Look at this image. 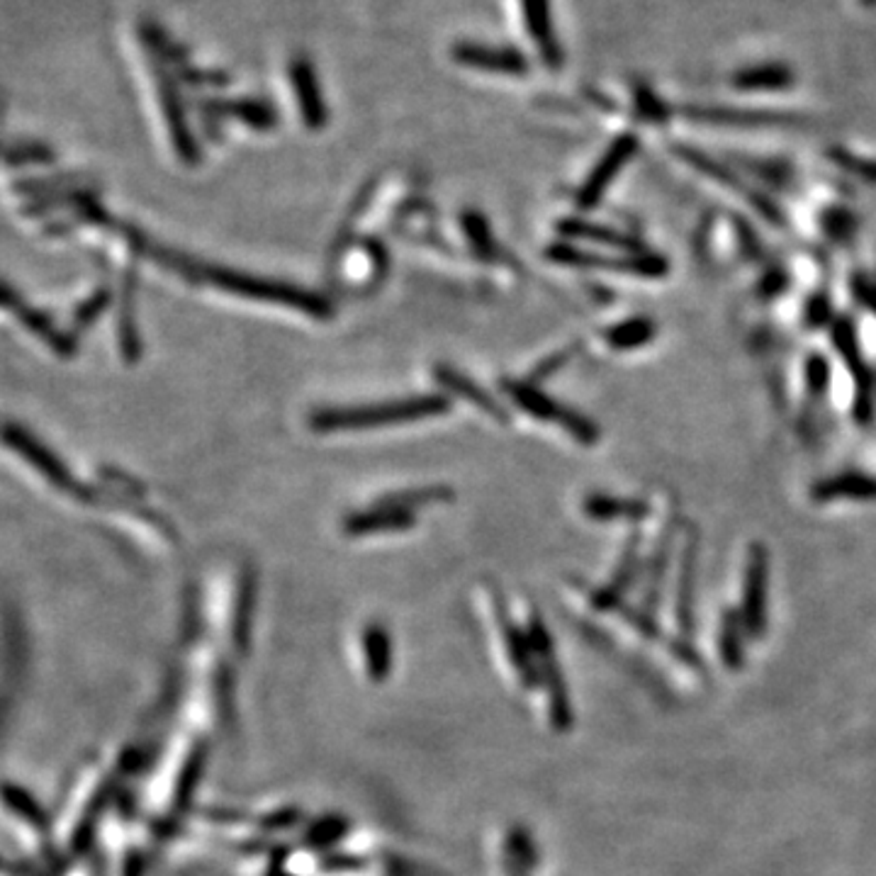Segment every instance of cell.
Wrapping results in <instances>:
<instances>
[{"instance_id": "6da1fadb", "label": "cell", "mask_w": 876, "mask_h": 876, "mask_svg": "<svg viewBox=\"0 0 876 876\" xmlns=\"http://www.w3.org/2000/svg\"><path fill=\"white\" fill-rule=\"evenodd\" d=\"M208 760V736L181 724L156 760L139 815L156 835L171 831L196 796Z\"/></svg>"}, {"instance_id": "7a4b0ae2", "label": "cell", "mask_w": 876, "mask_h": 876, "mask_svg": "<svg viewBox=\"0 0 876 876\" xmlns=\"http://www.w3.org/2000/svg\"><path fill=\"white\" fill-rule=\"evenodd\" d=\"M127 764L129 752L117 750L107 758H93L76 772L62 801V809L52 819L56 855L81 857L86 852L93 835H98V827L105 821Z\"/></svg>"}, {"instance_id": "3957f363", "label": "cell", "mask_w": 876, "mask_h": 876, "mask_svg": "<svg viewBox=\"0 0 876 876\" xmlns=\"http://www.w3.org/2000/svg\"><path fill=\"white\" fill-rule=\"evenodd\" d=\"M451 410L446 394H414V398L382 400L353 407H321L307 416V424L317 434H336V431H363L388 424L419 422V419L441 416Z\"/></svg>"}, {"instance_id": "277c9868", "label": "cell", "mask_w": 876, "mask_h": 876, "mask_svg": "<svg viewBox=\"0 0 876 876\" xmlns=\"http://www.w3.org/2000/svg\"><path fill=\"white\" fill-rule=\"evenodd\" d=\"M200 283H210L220 291L256 299V303H268V305H283L303 312V315L312 319H331L334 307L324 295L307 291V287H299L295 283L275 281L266 278V275H254L234 268H222V266H210V263H202L200 271Z\"/></svg>"}, {"instance_id": "5b68a950", "label": "cell", "mask_w": 876, "mask_h": 876, "mask_svg": "<svg viewBox=\"0 0 876 876\" xmlns=\"http://www.w3.org/2000/svg\"><path fill=\"white\" fill-rule=\"evenodd\" d=\"M3 441L8 448H13L18 455H22V458H25L34 471L46 479V483L54 485L59 492H64V495L81 502H93L98 497L95 487L81 483V479L71 475L66 463L59 458L52 448H46L38 436H32L25 426L8 424L3 431Z\"/></svg>"}, {"instance_id": "8992f818", "label": "cell", "mask_w": 876, "mask_h": 876, "mask_svg": "<svg viewBox=\"0 0 876 876\" xmlns=\"http://www.w3.org/2000/svg\"><path fill=\"white\" fill-rule=\"evenodd\" d=\"M504 392L509 394L511 402L524 410L526 414H531L541 422H556L568 434L580 441V443H594L599 441V426L592 422L590 416L578 414L568 410V407L558 404L556 400H550L543 390H538V386L529 380H502Z\"/></svg>"}, {"instance_id": "52a82bcc", "label": "cell", "mask_w": 876, "mask_h": 876, "mask_svg": "<svg viewBox=\"0 0 876 876\" xmlns=\"http://www.w3.org/2000/svg\"><path fill=\"white\" fill-rule=\"evenodd\" d=\"M548 261L560 263V266L572 268H609L626 275H638V278H663L667 273V261L651 251L643 254H626V256H602L592 254V251H582L572 244L558 242L546 249Z\"/></svg>"}, {"instance_id": "ba28073f", "label": "cell", "mask_w": 876, "mask_h": 876, "mask_svg": "<svg viewBox=\"0 0 876 876\" xmlns=\"http://www.w3.org/2000/svg\"><path fill=\"white\" fill-rule=\"evenodd\" d=\"M154 78L156 86H159V101H161V113L166 119L168 135H171L173 149L186 166H198L200 163V147L198 139L193 137V129L188 125L186 107L181 101V93H178V78H173L168 71L156 64L154 66Z\"/></svg>"}, {"instance_id": "9c48e42d", "label": "cell", "mask_w": 876, "mask_h": 876, "mask_svg": "<svg viewBox=\"0 0 876 876\" xmlns=\"http://www.w3.org/2000/svg\"><path fill=\"white\" fill-rule=\"evenodd\" d=\"M638 151V139H635L633 131L616 137L609 144V149L602 154V159L594 163V168L587 176V181L580 186L578 196H574V205L580 210H592L599 205V200L604 198L611 183L616 181V176L621 173V168H626L629 161Z\"/></svg>"}, {"instance_id": "30bf717a", "label": "cell", "mask_w": 876, "mask_h": 876, "mask_svg": "<svg viewBox=\"0 0 876 876\" xmlns=\"http://www.w3.org/2000/svg\"><path fill=\"white\" fill-rule=\"evenodd\" d=\"M451 59L458 66L502 76H524L531 68L526 54L511 44H485L473 40L455 42L451 46Z\"/></svg>"}, {"instance_id": "8fae6325", "label": "cell", "mask_w": 876, "mask_h": 876, "mask_svg": "<svg viewBox=\"0 0 876 876\" xmlns=\"http://www.w3.org/2000/svg\"><path fill=\"white\" fill-rule=\"evenodd\" d=\"M256 602H258V574H256V568L244 566L236 578L230 623H226V641H230V651L236 657H246L249 647H251V631H254Z\"/></svg>"}, {"instance_id": "7c38bea8", "label": "cell", "mask_w": 876, "mask_h": 876, "mask_svg": "<svg viewBox=\"0 0 876 876\" xmlns=\"http://www.w3.org/2000/svg\"><path fill=\"white\" fill-rule=\"evenodd\" d=\"M287 81H291V88L295 91L297 110L299 117H303V125L312 131H319L329 123V110L327 103H324L315 62L305 54L293 56L291 64H287Z\"/></svg>"}, {"instance_id": "4fadbf2b", "label": "cell", "mask_w": 876, "mask_h": 876, "mask_svg": "<svg viewBox=\"0 0 876 876\" xmlns=\"http://www.w3.org/2000/svg\"><path fill=\"white\" fill-rule=\"evenodd\" d=\"M672 151H675L682 161H687L692 168H696V171H701L704 176L714 178L716 183H721V186H726L730 190H736V193H740L742 200H748L750 205L758 210L764 220H770L772 224H782V212H777L772 200H767V198L754 193V190L748 183H742L740 178L736 173H730L726 166L714 161L709 154H704L699 149H692V147H682V144H675V147H672Z\"/></svg>"}, {"instance_id": "5bb4252c", "label": "cell", "mask_w": 876, "mask_h": 876, "mask_svg": "<svg viewBox=\"0 0 876 876\" xmlns=\"http://www.w3.org/2000/svg\"><path fill=\"white\" fill-rule=\"evenodd\" d=\"M3 307L8 309V312H13V315L25 324V327L38 336V339H42L46 346L52 348V351L59 356V358H71V356H76V336L74 334H68V331H62L56 327L54 324V319L46 315V312H42V309H34V307H30V305H25L22 303V297H20V293H15L13 291V285H3Z\"/></svg>"}, {"instance_id": "9a60e30c", "label": "cell", "mask_w": 876, "mask_h": 876, "mask_svg": "<svg viewBox=\"0 0 876 876\" xmlns=\"http://www.w3.org/2000/svg\"><path fill=\"white\" fill-rule=\"evenodd\" d=\"M833 344L837 346L840 356H843L845 366L849 368L852 380H855V416L862 419V422H867L872 414V376L859 353L857 334L849 319L840 317L833 324Z\"/></svg>"}, {"instance_id": "2e32d148", "label": "cell", "mask_w": 876, "mask_h": 876, "mask_svg": "<svg viewBox=\"0 0 876 876\" xmlns=\"http://www.w3.org/2000/svg\"><path fill=\"white\" fill-rule=\"evenodd\" d=\"M519 6L524 15V28L529 32L541 62L548 68H560L562 62H566V54H562V46L558 42L550 0H519Z\"/></svg>"}, {"instance_id": "e0dca14e", "label": "cell", "mask_w": 876, "mask_h": 876, "mask_svg": "<svg viewBox=\"0 0 876 876\" xmlns=\"http://www.w3.org/2000/svg\"><path fill=\"white\" fill-rule=\"evenodd\" d=\"M684 115L694 123L724 125V127H787L799 125L796 115L772 113V110H738V107H714V105H687Z\"/></svg>"}, {"instance_id": "ac0fdd59", "label": "cell", "mask_w": 876, "mask_h": 876, "mask_svg": "<svg viewBox=\"0 0 876 876\" xmlns=\"http://www.w3.org/2000/svg\"><path fill=\"white\" fill-rule=\"evenodd\" d=\"M200 110L210 119H236L256 131H271L278 127V113L266 101L258 98H208Z\"/></svg>"}, {"instance_id": "d6986e66", "label": "cell", "mask_w": 876, "mask_h": 876, "mask_svg": "<svg viewBox=\"0 0 876 876\" xmlns=\"http://www.w3.org/2000/svg\"><path fill=\"white\" fill-rule=\"evenodd\" d=\"M358 667L370 684H382L392 675V635L380 621H370L358 638Z\"/></svg>"}, {"instance_id": "ffe728a7", "label": "cell", "mask_w": 876, "mask_h": 876, "mask_svg": "<svg viewBox=\"0 0 876 876\" xmlns=\"http://www.w3.org/2000/svg\"><path fill=\"white\" fill-rule=\"evenodd\" d=\"M414 521H416L414 511L382 507V504L376 502L373 507L344 516L341 529L346 536L361 538V536H376V534L407 531V529H412Z\"/></svg>"}, {"instance_id": "44dd1931", "label": "cell", "mask_w": 876, "mask_h": 876, "mask_svg": "<svg viewBox=\"0 0 876 876\" xmlns=\"http://www.w3.org/2000/svg\"><path fill=\"white\" fill-rule=\"evenodd\" d=\"M117 339H119V353H123L125 363H137L141 358V336L137 327L135 268H127L123 278V293H119V312H117Z\"/></svg>"}, {"instance_id": "7402d4cb", "label": "cell", "mask_w": 876, "mask_h": 876, "mask_svg": "<svg viewBox=\"0 0 876 876\" xmlns=\"http://www.w3.org/2000/svg\"><path fill=\"white\" fill-rule=\"evenodd\" d=\"M434 378H436V382H439V386H441L443 390H448L451 394H455V398L473 402L479 412H485L487 416L495 419V422H499V424H507V422H509V414L504 412V407H502L495 398H492V394H489L487 390L479 388L475 380H471L467 376H463L458 368L443 366V363H441V366H436V370H434Z\"/></svg>"}, {"instance_id": "603a6c76", "label": "cell", "mask_w": 876, "mask_h": 876, "mask_svg": "<svg viewBox=\"0 0 876 876\" xmlns=\"http://www.w3.org/2000/svg\"><path fill=\"white\" fill-rule=\"evenodd\" d=\"M730 83L738 91H787L796 83L794 68L782 62L752 64L736 71Z\"/></svg>"}, {"instance_id": "cb8c5ba5", "label": "cell", "mask_w": 876, "mask_h": 876, "mask_svg": "<svg viewBox=\"0 0 876 876\" xmlns=\"http://www.w3.org/2000/svg\"><path fill=\"white\" fill-rule=\"evenodd\" d=\"M558 232L566 239H584V242L606 244V246H614V249L631 251V254H643V251H645L638 239L626 236V234H621L616 230H609V226H602V224L578 220V218H568V220L558 222Z\"/></svg>"}, {"instance_id": "d4e9b609", "label": "cell", "mask_w": 876, "mask_h": 876, "mask_svg": "<svg viewBox=\"0 0 876 876\" xmlns=\"http://www.w3.org/2000/svg\"><path fill=\"white\" fill-rule=\"evenodd\" d=\"M813 499L831 502V499H876V477L845 473L835 475L825 483L813 487Z\"/></svg>"}, {"instance_id": "484cf974", "label": "cell", "mask_w": 876, "mask_h": 876, "mask_svg": "<svg viewBox=\"0 0 876 876\" xmlns=\"http://www.w3.org/2000/svg\"><path fill=\"white\" fill-rule=\"evenodd\" d=\"M453 499H455L453 487H448V485H424V487L390 492V495L380 497L378 504H382V507L414 511L419 507H431V504H446V502H453Z\"/></svg>"}, {"instance_id": "4316f807", "label": "cell", "mask_w": 876, "mask_h": 876, "mask_svg": "<svg viewBox=\"0 0 876 876\" xmlns=\"http://www.w3.org/2000/svg\"><path fill=\"white\" fill-rule=\"evenodd\" d=\"M584 511L597 521L611 519H643L647 516V504L638 499H621L611 495H592L584 499Z\"/></svg>"}, {"instance_id": "83f0119b", "label": "cell", "mask_w": 876, "mask_h": 876, "mask_svg": "<svg viewBox=\"0 0 876 876\" xmlns=\"http://www.w3.org/2000/svg\"><path fill=\"white\" fill-rule=\"evenodd\" d=\"M461 226H463V234L467 239V244H471V251L479 258V261H497L499 258V249L495 236H492V226L487 222V218L479 210H465L461 214Z\"/></svg>"}, {"instance_id": "f1b7e54d", "label": "cell", "mask_w": 876, "mask_h": 876, "mask_svg": "<svg viewBox=\"0 0 876 876\" xmlns=\"http://www.w3.org/2000/svg\"><path fill=\"white\" fill-rule=\"evenodd\" d=\"M657 327L653 319L647 317H633L616 324V327L606 329L604 341L616 348V351H631V348H641L645 344H651L655 339Z\"/></svg>"}, {"instance_id": "f546056e", "label": "cell", "mask_w": 876, "mask_h": 876, "mask_svg": "<svg viewBox=\"0 0 876 876\" xmlns=\"http://www.w3.org/2000/svg\"><path fill=\"white\" fill-rule=\"evenodd\" d=\"M95 196L91 188H71V190H62V193H54V196H44L32 200L30 205L22 210L28 214V218H40V214H50L54 210H62V208H86L88 202H93Z\"/></svg>"}, {"instance_id": "4dcf8cb0", "label": "cell", "mask_w": 876, "mask_h": 876, "mask_svg": "<svg viewBox=\"0 0 876 876\" xmlns=\"http://www.w3.org/2000/svg\"><path fill=\"white\" fill-rule=\"evenodd\" d=\"M86 181L88 178L83 173H62L54 178H30V181H18L13 188L20 196L38 200L44 196L62 193V190H71V188H86Z\"/></svg>"}, {"instance_id": "1f68e13d", "label": "cell", "mask_w": 876, "mask_h": 876, "mask_svg": "<svg viewBox=\"0 0 876 876\" xmlns=\"http://www.w3.org/2000/svg\"><path fill=\"white\" fill-rule=\"evenodd\" d=\"M56 154L52 147H46L44 141L34 139H18L10 141L6 149V166H34V163H54Z\"/></svg>"}, {"instance_id": "d6a6232c", "label": "cell", "mask_w": 876, "mask_h": 876, "mask_svg": "<svg viewBox=\"0 0 876 876\" xmlns=\"http://www.w3.org/2000/svg\"><path fill=\"white\" fill-rule=\"evenodd\" d=\"M113 303V293L110 287H98V291H93L83 303L74 309V315H71V331H86L91 324L98 319L103 312L110 307Z\"/></svg>"}, {"instance_id": "836d02e7", "label": "cell", "mask_w": 876, "mask_h": 876, "mask_svg": "<svg viewBox=\"0 0 876 876\" xmlns=\"http://www.w3.org/2000/svg\"><path fill=\"white\" fill-rule=\"evenodd\" d=\"M635 107H638V113L643 115V119H647V123L665 125L669 119L667 105L647 86H635Z\"/></svg>"}, {"instance_id": "e575fe53", "label": "cell", "mask_w": 876, "mask_h": 876, "mask_svg": "<svg viewBox=\"0 0 876 876\" xmlns=\"http://www.w3.org/2000/svg\"><path fill=\"white\" fill-rule=\"evenodd\" d=\"M831 161H835L843 171L859 176L862 181L876 183V161L874 159H862V156L849 154L845 149H831Z\"/></svg>"}, {"instance_id": "d590c367", "label": "cell", "mask_w": 876, "mask_h": 876, "mask_svg": "<svg viewBox=\"0 0 876 876\" xmlns=\"http://www.w3.org/2000/svg\"><path fill=\"white\" fill-rule=\"evenodd\" d=\"M831 380V366L823 356H811L806 361V386L813 398H821Z\"/></svg>"}, {"instance_id": "8d00e7d4", "label": "cell", "mask_w": 876, "mask_h": 876, "mask_svg": "<svg viewBox=\"0 0 876 876\" xmlns=\"http://www.w3.org/2000/svg\"><path fill=\"white\" fill-rule=\"evenodd\" d=\"M572 358V348H560L558 353H553V356H548L546 361H541L538 363L536 368H534V373H531V378H529V382H534V386H541L543 380H548V378H553L558 370L566 366L568 361Z\"/></svg>"}, {"instance_id": "74e56055", "label": "cell", "mask_w": 876, "mask_h": 876, "mask_svg": "<svg viewBox=\"0 0 876 876\" xmlns=\"http://www.w3.org/2000/svg\"><path fill=\"white\" fill-rule=\"evenodd\" d=\"M827 317H831V305H827V299L823 295L813 297L809 305V324L819 327V324H823Z\"/></svg>"}, {"instance_id": "f35d334b", "label": "cell", "mask_w": 876, "mask_h": 876, "mask_svg": "<svg viewBox=\"0 0 876 876\" xmlns=\"http://www.w3.org/2000/svg\"><path fill=\"white\" fill-rule=\"evenodd\" d=\"M66 876H101L98 872H95V867L91 862H81V864H76L74 869H71Z\"/></svg>"}, {"instance_id": "ab89813d", "label": "cell", "mask_w": 876, "mask_h": 876, "mask_svg": "<svg viewBox=\"0 0 876 876\" xmlns=\"http://www.w3.org/2000/svg\"><path fill=\"white\" fill-rule=\"evenodd\" d=\"M864 8H876V0H859Z\"/></svg>"}, {"instance_id": "60d3db41", "label": "cell", "mask_w": 876, "mask_h": 876, "mask_svg": "<svg viewBox=\"0 0 876 876\" xmlns=\"http://www.w3.org/2000/svg\"><path fill=\"white\" fill-rule=\"evenodd\" d=\"M18 876H20V874H18ZM25 876H32V874H25Z\"/></svg>"}]
</instances>
